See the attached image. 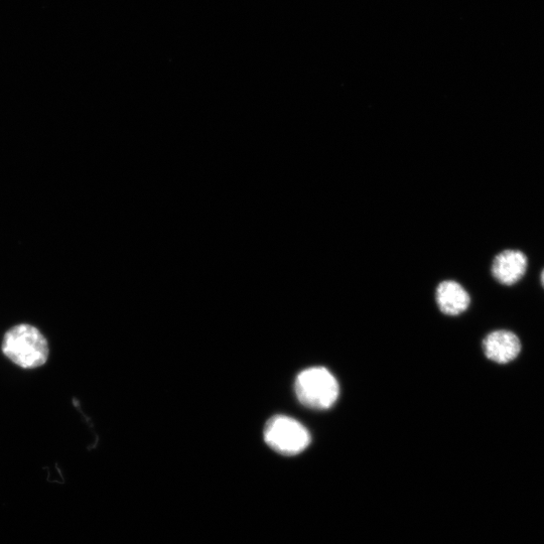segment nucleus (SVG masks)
I'll return each mask as SVG.
<instances>
[{
  "label": "nucleus",
  "mask_w": 544,
  "mask_h": 544,
  "mask_svg": "<svg viewBox=\"0 0 544 544\" xmlns=\"http://www.w3.org/2000/svg\"><path fill=\"white\" fill-rule=\"evenodd\" d=\"M2 350L7 358L24 369L42 367L50 356L46 337L38 328L29 324L10 329L4 337Z\"/></svg>",
  "instance_id": "1"
},
{
  "label": "nucleus",
  "mask_w": 544,
  "mask_h": 544,
  "mask_svg": "<svg viewBox=\"0 0 544 544\" xmlns=\"http://www.w3.org/2000/svg\"><path fill=\"white\" fill-rule=\"evenodd\" d=\"M295 391L305 406L313 410H327L337 401L340 388L328 369L312 367L297 376Z\"/></svg>",
  "instance_id": "2"
},
{
  "label": "nucleus",
  "mask_w": 544,
  "mask_h": 544,
  "mask_svg": "<svg viewBox=\"0 0 544 544\" xmlns=\"http://www.w3.org/2000/svg\"><path fill=\"white\" fill-rule=\"evenodd\" d=\"M263 435L267 446L284 456L299 455L311 443V435L306 427L286 416L271 418L265 425Z\"/></svg>",
  "instance_id": "3"
},
{
  "label": "nucleus",
  "mask_w": 544,
  "mask_h": 544,
  "mask_svg": "<svg viewBox=\"0 0 544 544\" xmlns=\"http://www.w3.org/2000/svg\"><path fill=\"white\" fill-rule=\"evenodd\" d=\"M527 268L526 256L518 250H505L498 254L492 265L494 278L505 286L516 284Z\"/></svg>",
  "instance_id": "4"
},
{
  "label": "nucleus",
  "mask_w": 544,
  "mask_h": 544,
  "mask_svg": "<svg viewBox=\"0 0 544 544\" xmlns=\"http://www.w3.org/2000/svg\"><path fill=\"white\" fill-rule=\"evenodd\" d=\"M483 346L487 358L500 364L514 360L521 351L518 337L509 331H496L489 334Z\"/></svg>",
  "instance_id": "5"
},
{
  "label": "nucleus",
  "mask_w": 544,
  "mask_h": 544,
  "mask_svg": "<svg viewBox=\"0 0 544 544\" xmlns=\"http://www.w3.org/2000/svg\"><path fill=\"white\" fill-rule=\"evenodd\" d=\"M437 301L441 311L449 316H457L466 311L470 305V297L458 283L447 281L437 291Z\"/></svg>",
  "instance_id": "6"
},
{
  "label": "nucleus",
  "mask_w": 544,
  "mask_h": 544,
  "mask_svg": "<svg viewBox=\"0 0 544 544\" xmlns=\"http://www.w3.org/2000/svg\"><path fill=\"white\" fill-rule=\"evenodd\" d=\"M541 284L544 287V270L542 271V274H541Z\"/></svg>",
  "instance_id": "7"
}]
</instances>
